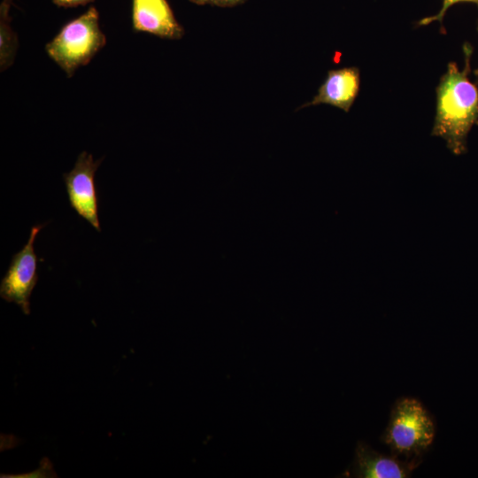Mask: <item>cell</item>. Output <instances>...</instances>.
Returning <instances> with one entry per match:
<instances>
[{"instance_id":"cell-15","label":"cell","mask_w":478,"mask_h":478,"mask_svg":"<svg viewBox=\"0 0 478 478\" xmlns=\"http://www.w3.org/2000/svg\"><path fill=\"white\" fill-rule=\"evenodd\" d=\"M4 1H5L7 3H10V4H12V0H4Z\"/></svg>"},{"instance_id":"cell-9","label":"cell","mask_w":478,"mask_h":478,"mask_svg":"<svg viewBox=\"0 0 478 478\" xmlns=\"http://www.w3.org/2000/svg\"><path fill=\"white\" fill-rule=\"evenodd\" d=\"M11 4L3 0L0 5V67L2 72L12 65L18 49L17 35L10 24Z\"/></svg>"},{"instance_id":"cell-14","label":"cell","mask_w":478,"mask_h":478,"mask_svg":"<svg viewBox=\"0 0 478 478\" xmlns=\"http://www.w3.org/2000/svg\"><path fill=\"white\" fill-rule=\"evenodd\" d=\"M474 74H475V76H476V78H477V81H478V69H476V70L474 71Z\"/></svg>"},{"instance_id":"cell-13","label":"cell","mask_w":478,"mask_h":478,"mask_svg":"<svg viewBox=\"0 0 478 478\" xmlns=\"http://www.w3.org/2000/svg\"><path fill=\"white\" fill-rule=\"evenodd\" d=\"M192 3L199 5H204L206 4H212V0H190Z\"/></svg>"},{"instance_id":"cell-3","label":"cell","mask_w":478,"mask_h":478,"mask_svg":"<svg viewBox=\"0 0 478 478\" xmlns=\"http://www.w3.org/2000/svg\"><path fill=\"white\" fill-rule=\"evenodd\" d=\"M106 43V37L99 27V14L91 6L77 19L66 24L50 41L45 50L68 77L89 63Z\"/></svg>"},{"instance_id":"cell-2","label":"cell","mask_w":478,"mask_h":478,"mask_svg":"<svg viewBox=\"0 0 478 478\" xmlns=\"http://www.w3.org/2000/svg\"><path fill=\"white\" fill-rule=\"evenodd\" d=\"M435 434L434 420L423 405L415 398L401 397L391 409L382 439L394 456L417 463L433 443Z\"/></svg>"},{"instance_id":"cell-5","label":"cell","mask_w":478,"mask_h":478,"mask_svg":"<svg viewBox=\"0 0 478 478\" xmlns=\"http://www.w3.org/2000/svg\"><path fill=\"white\" fill-rule=\"evenodd\" d=\"M103 158L94 160L90 153L79 154L73 168L63 174L70 206L98 232V197L96 172Z\"/></svg>"},{"instance_id":"cell-4","label":"cell","mask_w":478,"mask_h":478,"mask_svg":"<svg viewBox=\"0 0 478 478\" xmlns=\"http://www.w3.org/2000/svg\"><path fill=\"white\" fill-rule=\"evenodd\" d=\"M43 227L39 225L31 228L27 243L12 256L0 284V297L6 302L18 305L27 315L30 313V297L38 280L34 242Z\"/></svg>"},{"instance_id":"cell-8","label":"cell","mask_w":478,"mask_h":478,"mask_svg":"<svg viewBox=\"0 0 478 478\" xmlns=\"http://www.w3.org/2000/svg\"><path fill=\"white\" fill-rule=\"evenodd\" d=\"M417 463L382 455L368 444L358 442L355 451V476L360 478H405Z\"/></svg>"},{"instance_id":"cell-12","label":"cell","mask_w":478,"mask_h":478,"mask_svg":"<svg viewBox=\"0 0 478 478\" xmlns=\"http://www.w3.org/2000/svg\"><path fill=\"white\" fill-rule=\"evenodd\" d=\"M244 1L245 0H212L211 4L220 6V7H232Z\"/></svg>"},{"instance_id":"cell-6","label":"cell","mask_w":478,"mask_h":478,"mask_svg":"<svg viewBox=\"0 0 478 478\" xmlns=\"http://www.w3.org/2000/svg\"><path fill=\"white\" fill-rule=\"evenodd\" d=\"M132 21L135 31L165 39L178 40L184 35L166 0H133Z\"/></svg>"},{"instance_id":"cell-7","label":"cell","mask_w":478,"mask_h":478,"mask_svg":"<svg viewBox=\"0 0 478 478\" xmlns=\"http://www.w3.org/2000/svg\"><path fill=\"white\" fill-rule=\"evenodd\" d=\"M359 86L360 74L358 67L329 70L316 96L312 101L301 105L297 110L325 104L335 106L347 112L358 94Z\"/></svg>"},{"instance_id":"cell-10","label":"cell","mask_w":478,"mask_h":478,"mask_svg":"<svg viewBox=\"0 0 478 478\" xmlns=\"http://www.w3.org/2000/svg\"><path fill=\"white\" fill-rule=\"evenodd\" d=\"M459 2H470L475 4L478 6V0H443V5L439 12L432 17H427L419 21L420 26L428 25L433 21H439L442 23V20L447 12V10L453 4Z\"/></svg>"},{"instance_id":"cell-1","label":"cell","mask_w":478,"mask_h":478,"mask_svg":"<svg viewBox=\"0 0 478 478\" xmlns=\"http://www.w3.org/2000/svg\"><path fill=\"white\" fill-rule=\"evenodd\" d=\"M472 48L464 45L465 66L449 63L436 88V112L432 135L443 138L456 155L466 150L467 135L478 124V88L469 80Z\"/></svg>"},{"instance_id":"cell-11","label":"cell","mask_w":478,"mask_h":478,"mask_svg":"<svg viewBox=\"0 0 478 478\" xmlns=\"http://www.w3.org/2000/svg\"><path fill=\"white\" fill-rule=\"evenodd\" d=\"M94 0H52V2L62 7H75L78 5H84Z\"/></svg>"}]
</instances>
